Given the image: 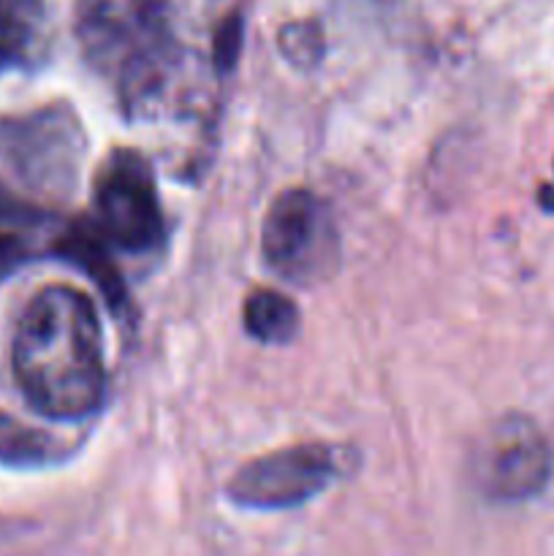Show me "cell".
Instances as JSON below:
<instances>
[{"mask_svg":"<svg viewBox=\"0 0 554 556\" xmlns=\"http://www.w3.org/2000/svg\"><path fill=\"white\" fill-rule=\"evenodd\" d=\"M14 375L25 400L54 421H81L103 405L101 320L74 286H47L30 299L14 334Z\"/></svg>","mask_w":554,"mask_h":556,"instance_id":"cell-1","label":"cell"},{"mask_svg":"<svg viewBox=\"0 0 554 556\" xmlns=\"http://www.w3.org/2000/svg\"><path fill=\"white\" fill-rule=\"evenodd\" d=\"M76 38L128 114H150L188 68L168 0H79Z\"/></svg>","mask_w":554,"mask_h":556,"instance_id":"cell-2","label":"cell"},{"mask_svg":"<svg viewBox=\"0 0 554 556\" xmlns=\"http://www.w3.org/2000/svg\"><path fill=\"white\" fill-rule=\"evenodd\" d=\"M96 228L109 244L130 255H150L166 242L158 185L152 168L136 150H114L92 182Z\"/></svg>","mask_w":554,"mask_h":556,"instance_id":"cell-3","label":"cell"},{"mask_svg":"<svg viewBox=\"0 0 554 556\" xmlns=\"http://www.w3.org/2000/svg\"><path fill=\"white\" fill-rule=\"evenodd\" d=\"M261 255L288 282L320 280L340 258L335 217L307 188L282 190L269 204L261 226Z\"/></svg>","mask_w":554,"mask_h":556,"instance_id":"cell-4","label":"cell"},{"mask_svg":"<svg viewBox=\"0 0 554 556\" xmlns=\"http://www.w3.org/2000/svg\"><path fill=\"white\" fill-rule=\"evenodd\" d=\"M340 476V451L326 443H299L239 467L226 497L248 510H286L318 497Z\"/></svg>","mask_w":554,"mask_h":556,"instance_id":"cell-5","label":"cell"},{"mask_svg":"<svg viewBox=\"0 0 554 556\" xmlns=\"http://www.w3.org/2000/svg\"><path fill=\"white\" fill-rule=\"evenodd\" d=\"M473 478L498 503L530 500L552 478V448L530 418H498L473 448Z\"/></svg>","mask_w":554,"mask_h":556,"instance_id":"cell-6","label":"cell"},{"mask_svg":"<svg viewBox=\"0 0 554 556\" xmlns=\"http://www.w3.org/2000/svg\"><path fill=\"white\" fill-rule=\"evenodd\" d=\"M5 150L33 188H65L79 166V128L60 112H43L5 128Z\"/></svg>","mask_w":554,"mask_h":556,"instance_id":"cell-7","label":"cell"},{"mask_svg":"<svg viewBox=\"0 0 554 556\" xmlns=\"http://www.w3.org/2000/svg\"><path fill=\"white\" fill-rule=\"evenodd\" d=\"M60 226L47 210L0 182V277L58 244Z\"/></svg>","mask_w":554,"mask_h":556,"instance_id":"cell-8","label":"cell"},{"mask_svg":"<svg viewBox=\"0 0 554 556\" xmlns=\"http://www.w3.org/2000/svg\"><path fill=\"white\" fill-rule=\"evenodd\" d=\"M54 253L63 261H68V264H74L79 271H85V275L101 288L109 307L119 309V304H125L123 280H119L117 269H114V264L109 261L106 239L101 237L96 223H68V226L63 228V233H60L58 244H54Z\"/></svg>","mask_w":554,"mask_h":556,"instance_id":"cell-9","label":"cell"},{"mask_svg":"<svg viewBox=\"0 0 554 556\" xmlns=\"http://www.w3.org/2000/svg\"><path fill=\"white\" fill-rule=\"evenodd\" d=\"M43 33L41 0H0V74L36 54Z\"/></svg>","mask_w":554,"mask_h":556,"instance_id":"cell-10","label":"cell"},{"mask_svg":"<svg viewBox=\"0 0 554 556\" xmlns=\"http://www.w3.org/2000/svg\"><path fill=\"white\" fill-rule=\"evenodd\" d=\"M242 320L250 337H255L259 342H269V345H280L297 334L299 309L282 293L272 291V288H255L244 299Z\"/></svg>","mask_w":554,"mask_h":556,"instance_id":"cell-11","label":"cell"},{"mask_svg":"<svg viewBox=\"0 0 554 556\" xmlns=\"http://www.w3.org/2000/svg\"><path fill=\"white\" fill-rule=\"evenodd\" d=\"M54 440L16 418L0 413V462L11 467L47 465L54 456Z\"/></svg>","mask_w":554,"mask_h":556,"instance_id":"cell-12","label":"cell"},{"mask_svg":"<svg viewBox=\"0 0 554 556\" xmlns=\"http://www.w3.org/2000/svg\"><path fill=\"white\" fill-rule=\"evenodd\" d=\"M280 49L291 63L313 65L324 52V36L313 22H291L280 30Z\"/></svg>","mask_w":554,"mask_h":556,"instance_id":"cell-13","label":"cell"},{"mask_svg":"<svg viewBox=\"0 0 554 556\" xmlns=\"http://www.w3.org/2000/svg\"><path fill=\"white\" fill-rule=\"evenodd\" d=\"M239 41H242V22L239 16H228L226 22L217 30V41H215V63L217 68H231L234 60H237L239 52Z\"/></svg>","mask_w":554,"mask_h":556,"instance_id":"cell-14","label":"cell"},{"mask_svg":"<svg viewBox=\"0 0 554 556\" xmlns=\"http://www.w3.org/2000/svg\"><path fill=\"white\" fill-rule=\"evenodd\" d=\"M538 199H541V204L546 206V210H554V188H549V185H543L541 195H538Z\"/></svg>","mask_w":554,"mask_h":556,"instance_id":"cell-15","label":"cell"}]
</instances>
